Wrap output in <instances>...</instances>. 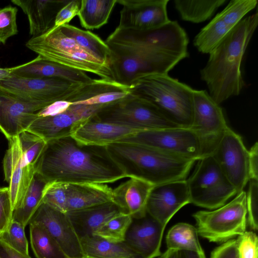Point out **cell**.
<instances>
[{
    "instance_id": "obj_1",
    "label": "cell",
    "mask_w": 258,
    "mask_h": 258,
    "mask_svg": "<svg viewBox=\"0 0 258 258\" xmlns=\"http://www.w3.org/2000/svg\"><path fill=\"white\" fill-rule=\"evenodd\" d=\"M36 172L48 182L108 183L126 177L106 146L81 143L71 136L46 142Z\"/></svg>"
},
{
    "instance_id": "obj_2",
    "label": "cell",
    "mask_w": 258,
    "mask_h": 258,
    "mask_svg": "<svg viewBox=\"0 0 258 258\" xmlns=\"http://www.w3.org/2000/svg\"><path fill=\"white\" fill-rule=\"evenodd\" d=\"M258 13L243 19L209 54L201 78L219 104L238 95L245 84L241 71L242 59L257 26Z\"/></svg>"
},
{
    "instance_id": "obj_3",
    "label": "cell",
    "mask_w": 258,
    "mask_h": 258,
    "mask_svg": "<svg viewBox=\"0 0 258 258\" xmlns=\"http://www.w3.org/2000/svg\"><path fill=\"white\" fill-rule=\"evenodd\" d=\"M108 89L97 79L83 85L51 103L49 108L53 115L38 116L27 130L46 142L71 136L78 126L105 107L103 94Z\"/></svg>"
},
{
    "instance_id": "obj_4",
    "label": "cell",
    "mask_w": 258,
    "mask_h": 258,
    "mask_svg": "<svg viewBox=\"0 0 258 258\" xmlns=\"http://www.w3.org/2000/svg\"><path fill=\"white\" fill-rule=\"evenodd\" d=\"M106 147L126 177H138L154 185L186 179L196 161L133 143L119 142Z\"/></svg>"
},
{
    "instance_id": "obj_5",
    "label": "cell",
    "mask_w": 258,
    "mask_h": 258,
    "mask_svg": "<svg viewBox=\"0 0 258 258\" xmlns=\"http://www.w3.org/2000/svg\"><path fill=\"white\" fill-rule=\"evenodd\" d=\"M194 91L168 74L140 78L131 86L132 94L153 104L182 127L192 123Z\"/></svg>"
},
{
    "instance_id": "obj_6",
    "label": "cell",
    "mask_w": 258,
    "mask_h": 258,
    "mask_svg": "<svg viewBox=\"0 0 258 258\" xmlns=\"http://www.w3.org/2000/svg\"><path fill=\"white\" fill-rule=\"evenodd\" d=\"M26 46L44 59L114 81L108 64L87 53L59 27H52L42 35L32 37Z\"/></svg>"
},
{
    "instance_id": "obj_7",
    "label": "cell",
    "mask_w": 258,
    "mask_h": 258,
    "mask_svg": "<svg viewBox=\"0 0 258 258\" xmlns=\"http://www.w3.org/2000/svg\"><path fill=\"white\" fill-rule=\"evenodd\" d=\"M107 45L111 51L109 67L113 80L128 87L146 76L168 74L186 58L170 52H146L113 44Z\"/></svg>"
},
{
    "instance_id": "obj_8",
    "label": "cell",
    "mask_w": 258,
    "mask_h": 258,
    "mask_svg": "<svg viewBox=\"0 0 258 258\" xmlns=\"http://www.w3.org/2000/svg\"><path fill=\"white\" fill-rule=\"evenodd\" d=\"M217 141L205 139L189 127H180L142 131L120 142L145 145L175 157L197 161L210 155Z\"/></svg>"
},
{
    "instance_id": "obj_9",
    "label": "cell",
    "mask_w": 258,
    "mask_h": 258,
    "mask_svg": "<svg viewBox=\"0 0 258 258\" xmlns=\"http://www.w3.org/2000/svg\"><path fill=\"white\" fill-rule=\"evenodd\" d=\"M105 42L137 51L168 52L188 56L187 35L176 21H170L159 28L144 31L116 28Z\"/></svg>"
},
{
    "instance_id": "obj_10",
    "label": "cell",
    "mask_w": 258,
    "mask_h": 258,
    "mask_svg": "<svg viewBox=\"0 0 258 258\" xmlns=\"http://www.w3.org/2000/svg\"><path fill=\"white\" fill-rule=\"evenodd\" d=\"M95 117L141 131L181 127L155 105L131 93L102 108Z\"/></svg>"
},
{
    "instance_id": "obj_11",
    "label": "cell",
    "mask_w": 258,
    "mask_h": 258,
    "mask_svg": "<svg viewBox=\"0 0 258 258\" xmlns=\"http://www.w3.org/2000/svg\"><path fill=\"white\" fill-rule=\"evenodd\" d=\"M198 235L210 242H226L246 231V193H238L230 202L213 211L193 214Z\"/></svg>"
},
{
    "instance_id": "obj_12",
    "label": "cell",
    "mask_w": 258,
    "mask_h": 258,
    "mask_svg": "<svg viewBox=\"0 0 258 258\" xmlns=\"http://www.w3.org/2000/svg\"><path fill=\"white\" fill-rule=\"evenodd\" d=\"M186 181L190 204L202 208L217 209L237 194L211 155L198 160Z\"/></svg>"
},
{
    "instance_id": "obj_13",
    "label": "cell",
    "mask_w": 258,
    "mask_h": 258,
    "mask_svg": "<svg viewBox=\"0 0 258 258\" xmlns=\"http://www.w3.org/2000/svg\"><path fill=\"white\" fill-rule=\"evenodd\" d=\"M83 85L60 79L27 78L12 74L0 81V96L49 105Z\"/></svg>"
},
{
    "instance_id": "obj_14",
    "label": "cell",
    "mask_w": 258,
    "mask_h": 258,
    "mask_svg": "<svg viewBox=\"0 0 258 258\" xmlns=\"http://www.w3.org/2000/svg\"><path fill=\"white\" fill-rule=\"evenodd\" d=\"M237 193L249 180V151L241 137L228 127L219 138L210 155Z\"/></svg>"
},
{
    "instance_id": "obj_15",
    "label": "cell",
    "mask_w": 258,
    "mask_h": 258,
    "mask_svg": "<svg viewBox=\"0 0 258 258\" xmlns=\"http://www.w3.org/2000/svg\"><path fill=\"white\" fill-rule=\"evenodd\" d=\"M257 4V0L230 1L195 36L194 46L199 52L209 53Z\"/></svg>"
},
{
    "instance_id": "obj_16",
    "label": "cell",
    "mask_w": 258,
    "mask_h": 258,
    "mask_svg": "<svg viewBox=\"0 0 258 258\" xmlns=\"http://www.w3.org/2000/svg\"><path fill=\"white\" fill-rule=\"evenodd\" d=\"M169 0H117L122 6L118 26L120 29L149 30L163 26L168 19Z\"/></svg>"
},
{
    "instance_id": "obj_17",
    "label": "cell",
    "mask_w": 258,
    "mask_h": 258,
    "mask_svg": "<svg viewBox=\"0 0 258 258\" xmlns=\"http://www.w3.org/2000/svg\"><path fill=\"white\" fill-rule=\"evenodd\" d=\"M29 223H38L44 227L68 258H84L80 239L66 213L42 202Z\"/></svg>"
},
{
    "instance_id": "obj_18",
    "label": "cell",
    "mask_w": 258,
    "mask_h": 258,
    "mask_svg": "<svg viewBox=\"0 0 258 258\" xmlns=\"http://www.w3.org/2000/svg\"><path fill=\"white\" fill-rule=\"evenodd\" d=\"M190 204L186 179L154 185L147 202V213L166 227L181 208Z\"/></svg>"
},
{
    "instance_id": "obj_19",
    "label": "cell",
    "mask_w": 258,
    "mask_h": 258,
    "mask_svg": "<svg viewBox=\"0 0 258 258\" xmlns=\"http://www.w3.org/2000/svg\"><path fill=\"white\" fill-rule=\"evenodd\" d=\"M222 108L206 90L194 89L190 128L201 137L217 141L228 127Z\"/></svg>"
},
{
    "instance_id": "obj_20",
    "label": "cell",
    "mask_w": 258,
    "mask_h": 258,
    "mask_svg": "<svg viewBox=\"0 0 258 258\" xmlns=\"http://www.w3.org/2000/svg\"><path fill=\"white\" fill-rule=\"evenodd\" d=\"M5 180L9 184L13 211L21 203L36 171L27 165L23 157L18 136L9 140V147L3 160Z\"/></svg>"
},
{
    "instance_id": "obj_21",
    "label": "cell",
    "mask_w": 258,
    "mask_h": 258,
    "mask_svg": "<svg viewBox=\"0 0 258 258\" xmlns=\"http://www.w3.org/2000/svg\"><path fill=\"white\" fill-rule=\"evenodd\" d=\"M165 229L147 213L143 218L133 219L124 242L140 258H155L162 254L160 247Z\"/></svg>"
},
{
    "instance_id": "obj_22",
    "label": "cell",
    "mask_w": 258,
    "mask_h": 258,
    "mask_svg": "<svg viewBox=\"0 0 258 258\" xmlns=\"http://www.w3.org/2000/svg\"><path fill=\"white\" fill-rule=\"evenodd\" d=\"M48 106L41 103L18 101L0 96V130L9 140L27 130L38 117L37 113Z\"/></svg>"
},
{
    "instance_id": "obj_23",
    "label": "cell",
    "mask_w": 258,
    "mask_h": 258,
    "mask_svg": "<svg viewBox=\"0 0 258 258\" xmlns=\"http://www.w3.org/2000/svg\"><path fill=\"white\" fill-rule=\"evenodd\" d=\"M140 131H142L101 121L94 116L78 126L71 136L84 144L107 146L120 142Z\"/></svg>"
},
{
    "instance_id": "obj_24",
    "label": "cell",
    "mask_w": 258,
    "mask_h": 258,
    "mask_svg": "<svg viewBox=\"0 0 258 258\" xmlns=\"http://www.w3.org/2000/svg\"><path fill=\"white\" fill-rule=\"evenodd\" d=\"M154 186L143 179L130 177L113 189V202L133 219L143 218L147 214V202Z\"/></svg>"
},
{
    "instance_id": "obj_25",
    "label": "cell",
    "mask_w": 258,
    "mask_h": 258,
    "mask_svg": "<svg viewBox=\"0 0 258 258\" xmlns=\"http://www.w3.org/2000/svg\"><path fill=\"white\" fill-rule=\"evenodd\" d=\"M66 214L81 239L93 235L111 218L125 213L116 203L109 202L84 209L68 211Z\"/></svg>"
},
{
    "instance_id": "obj_26",
    "label": "cell",
    "mask_w": 258,
    "mask_h": 258,
    "mask_svg": "<svg viewBox=\"0 0 258 258\" xmlns=\"http://www.w3.org/2000/svg\"><path fill=\"white\" fill-rule=\"evenodd\" d=\"M12 74L27 78L60 79L83 84L93 80L84 72L44 59L39 55L29 62L17 66Z\"/></svg>"
},
{
    "instance_id": "obj_27",
    "label": "cell",
    "mask_w": 258,
    "mask_h": 258,
    "mask_svg": "<svg viewBox=\"0 0 258 258\" xmlns=\"http://www.w3.org/2000/svg\"><path fill=\"white\" fill-rule=\"evenodd\" d=\"M70 1L12 0L28 18L29 34L32 37L42 35L54 25L59 10Z\"/></svg>"
},
{
    "instance_id": "obj_28",
    "label": "cell",
    "mask_w": 258,
    "mask_h": 258,
    "mask_svg": "<svg viewBox=\"0 0 258 258\" xmlns=\"http://www.w3.org/2000/svg\"><path fill=\"white\" fill-rule=\"evenodd\" d=\"M112 190L103 183H67V212L113 202Z\"/></svg>"
},
{
    "instance_id": "obj_29",
    "label": "cell",
    "mask_w": 258,
    "mask_h": 258,
    "mask_svg": "<svg viewBox=\"0 0 258 258\" xmlns=\"http://www.w3.org/2000/svg\"><path fill=\"white\" fill-rule=\"evenodd\" d=\"M80 241L84 258H140L124 241L112 242L96 235Z\"/></svg>"
},
{
    "instance_id": "obj_30",
    "label": "cell",
    "mask_w": 258,
    "mask_h": 258,
    "mask_svg": "<svg viewBox=\"0 0 258 258\" xmlns=\"http://www.w3.org/2000/svg\"><path fill=\"white\" fill-rule=\"evenodd\" d=\"M48 182L36 171L21 203L13 211V220L25 228L42 203L43 191Z\"/></svg>"
},
{
    "instance_id": "obj_31",
    "label": "cell",
    "mask_w": 258,
    "mask_h": 258,
    "mask_svg": "<svg viewBox=\"0 0 258 258\" xmlns=\"http://www.w3.org/2000/svg\"><path fill=\"white\" fill-rule=\"evenodd\" d=\"M117 0H81L78 14L81 26L97 29L107 23Z\"/></svg>"
},
{
    "instance_id": "obj_32",
    "label": "cell",
    "mask_w": 258,
    "mask_h": 258,
    "mask_svg": "<svg viewBox=\"0 0 258 258\" xmlns=\"http://www.w3.org/2000/svg\"><path fill=\"white\" fill-rule=\"evenodd\" d=\"M59 28L65 35L73 38L87 53L109 66L110 48L98 35L69 24Z\"/></svg>"
},
{
    "instance_id": "obj_33",
    "label": "cell",
    "mask_w": 258,
    "mask_h": 258,
    "mask_svg": "<svg viewBox=\"0 0 258 258\" xmlns=\"http://www.w3.org/2000/svg\"><path fill=\"white\" fill-rule=\"evenodd\" d=\"M167 249L188 250L206 257L200 243L197 228L186 223H179L168 231L166 237Z\"/></svg>"
},
{
    "instance_id": "obj_34",
    "label": "cell",
    "mask_w": 258,
    "mask_h": 258,
    "mask_svg": "<svg viewBox=\"0 0 258 258\" xmlns=\"http://www.w3.org/2000/svg\"><path fill=\"white\" fill-rule=\"evenodd\" d=\"M227 0H174L175 9L181 18L195 23L210 19Z\"/></svg>"
},
{
    "instance_id": "obj_35",
    "label": "cell",
    "mask_w": 258,
    "mask_h": 258,
    "mask_svg": "<svg viewBox=\"0 0 258 258\" xmlns=\"http://www.w3.org/2000/svg\"><path fill=\"white\" fill-rule=\"evenodd\" d=\"M29 224L30 243L36 258H68L44 227L36 223Z\"/></svg>"
},
{
    "instance_id": "obj_36",
    "label": "cell",
    "mask_w": 258,
    "mask_h": 258,
    "mask_svg": "<svg viewBox=\"0 0 258 258\" xmlns=\"http://www.w3.org/2000/svg\"><path fill=\"white\" fill-rule=\"evenodd\" d=\"M18 136L25 163L28 166L35 167L36 169L37 162L45 147L46 142L28 130L21 132Z\"/></svg>"
},
{
    "instance_id": "obj_37",
    "label": "cell",
    "mask_w": 258,
    "mask_h": 258,
    "mask_svg": "<svg viewBox=\"0 0 258 258\" xmlns=\"http://www.w3.org/2000/svg\"><path fill=\"white\" fill-rule=\"evenodd\" d=\"M132 221L133 218L130 215L121 214L105 223L93 235L112 242H123Z\"/></svg>"
},
{
    "instance_id": "obj_38",
    "label": "cell",
    "mask_w": 258,
    "mask_h": 258,
    "mask_svg": "<svg viewBox=\"0 0 258 258\" xmlns=\"http://www.w3.org/2000/svg\"><path fill=\"white\" fill-rule=\"evenodd\" d=\"M42 202L61 212H67V183L48 182L46 185L42 196Z\"/></svg>"
},
{
    "instance_id": "obj_39",
    "label": "cell",
    "mask_w": 258,
    "mask_h": 258,
    "mask_svg": "<svg viewBox=\"0 0 258 258\" xmlns=\"http://www.w3.org/2000/svg\"><path fill=\"white\" fill-rule=\"evenodd\" d=\"M0 239L19 251L29 254L25 227L19 223L12 220L8 228L0 233Z\"/></svg>"
},
{
    "instance_id": "obj_40",
    "label": "cell",
    "mask_w": 258,
    "mask_h": 258,
    "mask_svg": "<svg viewBox=\"0 0 258 258\" xmlns=\"http://www.w3.org/2000/svg\"><path fill=\"white\" fill-rule=\"evenodd\" d=\"M18 9L11 5L0 9V43L5 45L8 39L18 33L17 24Z\"/></svg>"
},
{
    "instance_id": "obj_41",
    "label": "cell",
    "mask_w": 258,
    "mask_h": 258,
    "mask_svg": "<svg viewBox=\"0 0 258 258\" xmlns=\"http://www.w3.org/2000/svg\"><path fill=\"white\" fill-rule=\"evenodd\" d=\"M246 193L247 222L250 228L257 231L258 212V180H249Z\"/></svg>"
},
{
    "instance_id": "obj_42",
    "label": "cell",
    "mask_w": 258,
    "mask_h": 258,
    "mask_svg": "<svg viewBox=\"0 0 258 258\" xmlns=\"http://www.w3.org/2000/svg\"><path fill=\"white\" fill-rule=\"evenodd\" d=\"M239 258H257L258 239L252 231H245L236 239Z\"/></svg>"
},
{
    "instance_id": "obj_43",
    "label": "cell",
    "mask_w": 258,
    "mask_h": 258,
    "mask_svg": "<svg viewBox=\"0 0 258 258\" xmlns=\"http://www.w3.org/2000/svg\"><path fill=\"white\" fill-rule=\"evenodd\" d=\"M13 211L9 187L0 188V233L5 231L12 222Z\"/></svg>"
},
{
    "instance_id": "obj_44",
    "label": "cell",
    "mask_w": 258,
    "mask_h": 258,
    "mask_svg": "<svg viewBox=\"0 0 258 258\" xmlns=\"http://www.w3.org/2000/svg\"><path fill=\"white\" fill-rule=\"evenodd\" d=\"M81 0H73L64 5L57 13L52 28H56L68 23L79 12Z\"/></svg>"
},
{
    "instance_id": "obj_45",
    "label": "cell",
    "mask_w": 258,
    "mask_h": 258,
    "mask_svg": "<svg viewBox=\"0 0 258 258\" xmlns=\"http://www.w3.org/2000/svg\"><path fill=\"white\" fill-rule=\"evenodd\" d=\"M210 258H239L236 239H231L215 248Z\"/></svg>"
},
{
    "instance_id": "obj_46",
    "label": "cell",
    "mask_w": 258,
    "mask_h": 258,
    "mask_svg": "<svg viewBox=\"0 0 258 258\" xmlns=\"http://www.w3.org/2000/svg\"><path fill=\"white\" fill-rule=\"evenodd\" d=\"M249 151V180H258V143H255Z\"/></svg>"
},
{
    "instance_id": "obj_47",
    "label": "cell",
    "mask_w": 258,
    "mask_h": 258,
    "mask_svg": "<svg viewBox=\"0 0 258 258\" xmlns=\"http://www.w3.org/2000/svg\"><path fill=\"white\" fill-rule=\"evenodd\" d=\"M0 258H31L11 247L0 239Z\"/></svg>"
},
{
    "instance_id": "obj_48",
    "label": "cell",
    "mask_w": 258,
    "mask_h": 258,
    "mask_svg": "<svg viewBox=\"0 0 258 258\" xmlns=\"http://www.w3.org/2000/svg\"><path fill=\"white\" fill-rule=\"evenodd\" d=\"M16 68L17 66L7 68H0V81L5 80L10 76Z\"/></svg>"
},
{
    "instance_id": "obj_49",
    "label": "cell",
    "mask_w": 258,
    "mask_h": 258,
    "mask_svg": "<svg viewBox=\"0 0 258 258\" xmlns=\"http://www.w3.org/2000/svg\"><path fill=\"white\" fill-rule=\"evenodd\" d=\"M159 258H180L179 251L167 249Z\"/></svg>"
},
{
    "instance_id": "obj_50",
    "label": "cell",
    "mask_w": 258,
    "mask_h": 258,
    "mask_svg": "<svg viewBox=\"0 0 258 258\" xmlns=\"http://www.w3.org/2000/svg\"><path fill=\"white\" fill-rule=\"evenodd\" d=\"M180 258H206L200 255L196 252L188 251V250H180Z\"/></svg>"
}]
</instances>
